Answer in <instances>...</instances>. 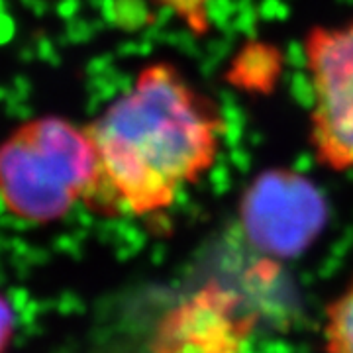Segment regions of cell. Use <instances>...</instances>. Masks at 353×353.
Segmentation results:
<instances>
[{
	"label": "cell",
	"instance_id": "6da1fadb",
	"mask_svg": "<svg viewBox=\"0 0 353 353\" xmlns=\"http://www.w3.org/2000/svg\"><path fill=\"white\" fill-rule=\"evenodd\" d=\"M87 132L97 176L87 201L102 212L153 216L214 167L226 122L208 94L169 61L145 65Z\"/></svg>",
	"mask_w": 353,
	"mask_h": 353
},
{
	"label": "cell",
	"instance_id": "7a4b0ae2",
	"mask_svg": "<svg viewBox=\"0 0 353 353\" xmlns=\"http://www.w3.org/2000/svg\"><path fill=\"white\" fill-rule=\"evenodd\" d=\"M97 153L87 126L61 116L28 120L0 141V201L10 214L46 224L87 201Z\"/></svg>",
	"mask_w": 353,
	"mask_h": 353
},
{
	"label": "cell",
	"instance_id": "3957f363",
	"mask_svg": "<svg viewBox=\"0 0 353 353\" xmlns=\"http://www.w3.org/2000/svg\"><path fill=\"white\" fill-rule=\"evenodd\" d=\"M312 88L310 148L330 171L353 169V22L314 26L304 36Z\"/></svg>",
	"mask_w": 353,
	"mask_h": 353
},
{
	"label": "cell",
	"instance_id": "277c9868",
	"mask_svg": "<svg viewBox=\"0 0 353 353\" xmlns=\"http://www.w3.org/2000/svg\"><path fill=\"white\" fill-rule=\"evenodd\" d=\"M240 220L253 248L277 259H294L324 232L328 204L308 176L269 169L243 192Z\"/></svg>",
	"mask_w": 353,
	"mask_h": 353
},
{
	"label": "cell",
	"instance_id": "5b68a950",
	"mask_svg": "<svg viewBox=\"0 0 353 353\" xmlns=\"http://www.w3.org/2000/svg\"><path fill=\"white\" fill-rule=\"evenodd\" d=\"M248 324L228 290L206 287L167 312L152 353H245Z\"/></svg>",
	"mask_w": 353,
	"mask_h": 353
},
{
	"label": "cell",
	"instance_id": "8992f818",
	"mask_svg": "<svg viewBox=\"0 0 353 353\" xmlns=\"http://www.w3.org/2000/svg\"><path fill=\"white\" fill-rule=\"evenodd\" d=\"M326 350L328 353H353V279L330 304L326 316Z\"/></svg>",
	"mask_w": 353,
	"mask_h": 353
},
{
	"label": "cell",
	"instance_id": "52a82bcc",
	"mask_svg": "<svg viewBox=\"0 0 353 353\" xmlns=\"http://www.w3.org/2000/svg\"><path fill=\"white\" fill-rule=\"evenodd\" d=\"M157 6L181 20L192 36H204L210 30V2L212 0H153Z\"/></svg>",
	"mask_w": 353,
	"mask_h": 353
},
{
	"label": "cell",
	"instance_id": "ba28073f",
	"mask_svg": "<svg viewBox=\"0 0 353 353\" xmlns=\"http://www.w3.org/2000/svg\"><path fill=\"white\" fill-rule=\"evenodd\" d=\"M12 334V312L8 303L0 296V353L6 350Z\"/></svg>",
	"mask_w": 353,
	"mask_h": 353
}]
</instances>
